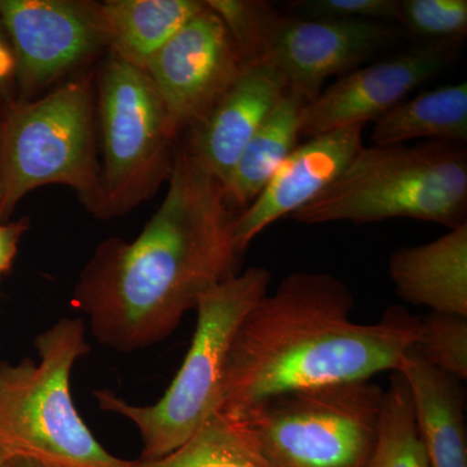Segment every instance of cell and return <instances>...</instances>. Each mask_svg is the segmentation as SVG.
Masks as SVG:
<instances>
[{"instance_id":"obj_1","label":"cell","mask_w":467,"mask_h":467,"mask_svg":"<svg viewBox=\"0 0 467 467\" xmlns=\"http://www.w3.org/2000/svg\"><path fill=\"white\" fill-rule=\"evenodd\" d=\"M169 187L133 242L101 243L73 303L98 342L133 352L161 342L205 292L236 275L238 211L223 184L187 146L174 153Z\"/></svg>"},{"instance_id":"obj_2","label":"cell","mask_w":467,"mask_h":467,"mask_svg":"<svg viewBox=\"0 0 467 467\" xmlns=\"http://www.w3.org/2000/svg\"><path fill=\"white\" fill-rule=\"evenodd\" d=\"M348 285L327 273H294L248 312L227 356L220 413L241 417L259 402L396 371L420 319L389 310L378 324L352 319Z\"/></svg>"},{"instance_id":"obj_3","label":"cell","mask_w":467,"mask_h":467,"mask_svg":"<svg viewBox=\"0 0 467 467\" xmlns=\"http://www.w3.org/2000/svg\"><path fill=\"white\" fill-rule=\"evenodd\" d=\"M467 152L461 144L362 147L321 195L290 218L304 225L411 218L466 223Z\"/></svg>"},{"instance_id":"obj_4","label":"cell","mask_w":467,"mask_h":467,"mask_svg":"<svg viewBox=\"0 0 467 467\" xmlns=\"http://www.w3.org/2000/svg\"><path fill=\"white\" fill-rule=\"evenodd\" d=\"M38 362H0V444L61 467H137L109 453L70 395V374L91 349L85 322L61 318L36 337Z\"/></svg>"},{"instance_id":"obj_5","label":"cell","mask_w":467,"mask_h":467,"mask_svg":"<svg viewBox=\"0 0 467 467\" xmlns=\"http://www.w3.org/2000/svg\"><path fill=\"white\" fill-rule=\"evenodd\" d=\"M270 279L266 267L252 266L202 295L189 352L155 404H129L106 389L94 393L101 410L119 414L137 427L143 442L140 460L167 456L218 413L234 337L248 312L267 294Z\"/></svg>"},{"instance_id":"obj_6","label":"cell","mask_w":467,"mask_h":467,"mask_svg":"<svg viewBox=\"0 0 467 467\" xmlns=\"http://www.w3.org/2000/svg\"><path fill=\"white\" fill-rule=\"evenodd\" d=\"M92 73L38 100H9L0 117V223L24 196L64 184L101 216L103 186L95 150Z\"/></svg>"},{"instance_id":"obj_7","label":"cell","mask_w":467,"mask_h":467,"mask_svg":"<svg viewBox=\"0 0 467 467\" xmlns=\"http://www.w3.org/2000/svg\"><path fill=\"white\" fill-rule=\"evenodd\" d=\"M383 389L370 380L285 393L248 409L267 467H371Z\"/></svg>"},{"instance_id":"obj_8","label":"cell","mask_w":467,"mask_h":467,"mask_svg":"<svg viewBox=\"0 0 467 467\" xmlns=\"http://www.w3.org/2000/svg\"><path fill=\"white\" fill-rule=\"evenodd\" d=\"M103 142L100 218L149 199L173 168L175 140L164 101L142 67L109 55L97 78Z\"/></svg>"},{"instance_id":"obj_9","label":"cell","mask_w":467,"mask_h":467,"mask_svg":"<svg viewBox=\"0 0 467 467\" xmlns=\"http://www.w3.org/2000/svg\"><path fill=\"white\" fill-rule=\"evenodd\" d=\"M244 66L229 29L205 3V8L150 58L144 70L164 101L177 138L201 124Z\"/></svg>"},{"instance_id":"obj_10","label":"cell","mask_w":467,"mask_h":467,"mask_svg":"<svg viewBox=\"0 0 467 467\" xmlns=\"http://www.w3.org/2000/svg\"><path fill=\"white\" fill-rule=\"evenodd\" d=\"M0 23L16 57L18 100H27L104 47L97 3L0 0Z\"/></svg>"},{"instance_id":"obj_11","label":"cell","mask_w":467,"mask_h":467,"mask_svg":"<svg viewBox=\"0 0 467 467\" xmlns=\"http://www.w3.org/2000/svg\"><path fill=\"white\" fill-rule=\"evenodd\" d=\"M461 41L439 39L416 46L361 69H355L326 88L299 116L300 137H316L335 129L376 122L414 88L445 69Z\"/></svg>"},{"instance_id":"obj_12","label":"cell","mask_w":467,"mask_h":467,"mask_svg":"<svg viewBox=\"0 0 467 467\" xmlns=\"http://www.w3.org/2000/svg\"><path fill=\"white\" fill-rule=\"evenodd\" d=\"M395 36L383 23L281 15L267 39L263 63L275 67L287 91L310 103L328 77L344 75Z\"/></svg>"},{"instance_id":"obj_13","label":"cell","mask_w":467,"mask_h":467,"mask_svg":"<svg viewBox=\"0 0 467 467\" xmlns=\"http://www.w3.org/2000/svg\"><path fill=\"white\" fill-rule=\"evenodd\" d=\"M364 126L316 135L292 150L256 201L236 218L234 239L242 254L266 227L296 213L337 180L364 147Z\"/></svg>"},{"instance_id":"obj_14","label":"cell","mask_w":467,"mask_h":467,"mask_svg":"<svg viewBox=\"0 0 467 467\" xmlns=\"http://www.w3.org/2000/svg\"><path fill=\"white\" fill-rule=\"evenodd\" d=\"M287 88L266 63L245 64L214 109L192 130L190 150L225 183L242 150L284 99Z\"/></svg>"},{"instance_id":"obj_15","label":"cell","mask_w":467,"mask_h":467,"mask_svg":"<svg viewBox=\"0 0 467 467\" xmlns=\"http://www.w3.org/2000/svg\"><path fill=\"white\" fill-rule=\"evenodd\" d=\"M389 269L402 300L467 318V223L436 241L398 248Z\"/></svg>"},{"instance_id":"obj_16","label":"cell","mask_w":467,"mask_h":467,"mask_svg":"<svg viewBox=\"0 0 467 467\" xmlns=\"http://www.w3.org/2000/svg\"><path fill=\"white\" fill-rule=\"evenodd\" d=\"M399 373L410 392L420 439L432 467H467L462 391L456 378L409 350Z\"/></svg>"},{"instance_id":"obj_17","label":"cell","mask_w":467,"mask_h":467,"mask_svg":"<svg viewBox=\"0 0 467 467\" xmlns=\"http://www.w3.org/2000/svg\"><path fill=\"white\" fill-rule=\"evenodd\" d=\"M205 8L199 0H109L97 18L110 55L144 69L178 30Z\"/></svg>"},{"instance_id":"obj_18","label":"cell","mask_w":467,"mask_h":467,"mask_svg":"<svg viewBox=\"0 0 467 467\" xmlns=\"http://www.w3.org/2000/svg\"><path fill=\"white\" fill-rule=\"evenodd\" d=\"M304 104L306 101L294 92H285L284 99L242 150L223 183L226 198L238 211H244L256 201L285 160L296 149Z\"/></svg>"},{"instance_id":"obj_19","label":"cell","mask_w":467,"mask_h":467,"mask_svg":"<svg viewBox=\"0 0 467 467\" xmlns=\"http://www.w3.org/2000/svg\"><path fill=\"white\" fill-rule=\"evenodd\" d=\"M467 142V85L441 86L402 100L374 122V146H399L408 140Z\"/></svg>"},{"instance_id":"obj_20","label":"cell","mask_w":467,"mask_h":467,"mask_svg":"<svg viewBox=\"0 0 467 467\" xmlns=\"http://www.w3.org/2000/svg\"><path fill=\"white\" fill-rule=\"evenodd\" d=\"M137 467H267L250 430L239 418L213 414L177 450Z\"/></svg>"},{"instance_id":"obj_21","label":"cell","mask_w":467,"mask_h":467,"mask_svg":"<svg viewBox=\"0 0 467 467\" xmlns=\"http://www.w3.org/2000/svg\"><path fill=\"white\" fill-rule=\"evenodd\" d=\"M371 467H432L418 431L408 384L399 371H393L391 384L383 391Z\"/></svg>"},{"instance_id":"obj_22","label":"cell","mask_w":467,"mask_h":467,"mask_svg":"<svg viewBox=\"0 0 467 467\" xmlns=\"http://www.w3.org/2000/svg\"><path fill=\"white\" fill-rule=\"evenodd\" d=\"M423 361L456 379L467 378V318L432 312L420 321L413 347Z\"/></svg>"},{"instance_id":"obj_23","label":"cell","mask_w":467,"mask_h":467,"mask_svg":"<svg viewBox=\"0 0 467 467\" xmlns=\"http://www.w3.org/2000/svg\"><path fill=\"white\" fill-rule=\"evenodd\" d=\"M238 45L245 64L263 63L267 39L281 14L257 0H208Z\"/></svg>"},{"instance_id":"obj_24","label":"cell","mask_w":467,"mask_h":467,"mask_svg":"<svg viewBox=\"0 0 467 467\" xmlns=\"http://www.w3.org/2000/svg\"><path fill=\"white\" fill-rule=\"evenodd\" d=\"M396 20L417 36L431 41L456 39L467 33L466 0H399Z\"/></svg>"},{"instance_id":"obj_25","label":"cell","mask_w":467,"mask_h":467,"mask_svg":"<svg viewBox=\"0 0 467 467\" xmlns=\"http://www.w3.org/2000/svg\"><path fill=\"white\" fill-rule=\"evenodd\" d=\"M295 8L310 18L389 21L398 18L399 0H304Z\"/></svg>"},{"instance_id":"obj_26","label":"cell","mask_w":467,"mask_h":467,"mask_svg":"<svg viewBox=\"0 0 467 467\" xmlns=\"http://www.w3.org/2000/svg\"><path fill=\"white\" fill-rule=\"evenodd\" d=\"M29 227L26 220L16 223H0V275L9 272L18 250V243Z\"/></svg>"},{"instance_id":"obj_27","label":"cell","mask_w":467,"mask_h":467,"mask_svg":"<svg viewBox=\"0 0 467 467\" xmlns=\"http://www.w3.org/2000/svg\"><path fill=\"white\" fill-rule=\"evenodd\" d=\"M17 64L7 34L0 23V99L9 101V91L16 81Z\"/></svg>"},{"instance_id":"obj_28","label":"cell","mask_w":467,"mask_h":467,"mask_svg":"<svg viewBox=\"0 0 467 467\" xmlns=\"http://www.w3.org/2000/svg\"><path fill=\"white\" fill-rule=\"evenodd\" d=\"M0 467H61L34 457L20 453H9Z\"/></svg>"},{"instance_id":"obj_29","label":"cell","mask_w":467,"mask_h":467,"mask_svg":"<svg viewBox=\"0 0 467 467\" xmlns=\"http://www.w3.org/2000/svg\"><path fill=\"white\" fill-rule=\"evenodd\" d=\"M9 453H11V451H8L5 445L0 444V466H2L3 461L7 459Z\"/></svg>"},{"instance_id":"obj_30","label":"cell","mask_w":467,"mask_h":467,"mask_svg":"<svg viewBox=\"0 0 467 467\" xmlns=\"http://www.w3.org/2000/svg\"><path fill=\"white\" fill-rule=\"evenodd\" d=\"M0 100H2V99H0Z\"/></svg>"}]
</instances>
